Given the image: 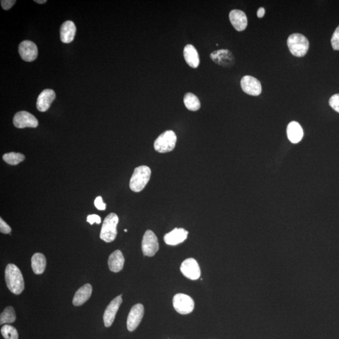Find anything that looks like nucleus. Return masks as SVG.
I'll use <instances>...</instances> for the list:
<instances>
[{"mask_svg": "<svg viewBox=\"0 0 339 339\" xmlns=\"http://www.w3.org/2000/svg\"><path fill=\"white\" fill-rule=\"evenodd\" d=\"M4 276L6 285L12 293L15 295H20L22 293L25 284L22 274L17 266L13 264H8Z\"/></svg>", "mask_w": 339, "mask_h": 339, "instance_id": "obj_1", "label": "nucleus"}, {"mask_svg": "<svg viewBox=\"0 0 339 339\" xmlns=\"http://www.w3.org/2000/svg\"><path fill=\"white\" fill-rule=\"evenodd\" d=\"M151 170L149 167L142 166L137 167L130 179V187L135 192L144 189L151 176Z\"/></svg>", "mask_w": 339, "mask_h": 339, "instance_id": "obj_2", "label": "nucleus"}, {"mask_svg": "<svg viewBox=\"0 0 339 339\" xmlns=\"http://www.w3.org/2000/svg\"><path fill=\"white\" fill-rule=\"evenodd\" d=\"M287 45L291 53L297 57L305 56L309 49V40L300 33H293L289 36Z\"/></svg>", "mask_w": 339, "mask_h": 339, "instance_id": "obj_3", "label": "nucleus"}, {"mask_svg": "<svg viewBox=\"0 0 339 339\" xmlns=\"http://www.w3.org/2000/svg\"><path fill=\"white\" fill-rule=\"evenodd\" d=\"M118 223V216L115 213L109 214L102 224L100 238L106 243H111L115 240Z\"/></svg>", "mask_w": 339, "mask_h": 339, "instance_id": "obj_4", "label": "nucleus"}, {"mask_svg": "<svg viewBox=\"0 0 339 339\" xmlns=\"http://www.w3.org/2000/svg\"><path fill=\"white\" fill-rule=\"evenodd\" d=\"M176 136L174 131L168 130L160 135L154 142V149L157 152L164 154L175 149Z\"/></svg>", "mask_w": 339, "mask_h": 339, "instance_id": "obj_5", "label": "nucleus"}, {"mask_svg": "<svg viewBox=\"0 0 339 339\" xmlns=\"http://www.w3.org/2000/svg\"><path fill=\"white\" fill-rule=\"evenodd\" d=\"M174 309L179 314L186 315L190 314L194 309V301L189 296L178 293L173 298Z\"/></svg>", "mask_w": 339, "mask_h": 339, "instance_id": "obj_6", "label": "nucleus"}, {"mask_svg": "<svg viewBox=\"0 0 339 339\" xmlns=\"http://www.w3.org/2000/svg\"><path fill=\"white\" fill-rule=\"evenodd\" d=\"M143 254L147 256H154L159 250L158 239L151 230H148L143 236L142 245Z\"/></svg>", "mask_w": 339, "mask_h": 339, "instance_id": "obj_7", "label": "nucleus"}, {"mask_svg": "<svg viewBox=\"0 0 339 339\" xmlns=\"http://www.w3.org/2000/svg\"><path fill=\"white\" fill-rule=\"evenodd\" d=\"M13 125L17 128H37L39 121L33 114L27 111H20L13 118Z\"/></svg>", "mask_w": 339, "mask_h": 339, "instance_id": "obj_8", "label": "nucleus"}, {"mask_svg": "<svg viewBox=\"0 0 339 339\" xmlns=\"http://www.w3.org/2000/svg\"><path fill=\"white\" fill-rule=\"evenodd\" d=\"M211 59L215 63L225 68H231L235 63L232 52L228 49H221L211 53Z\"/></svg>", "mask_w": 339, "mask_h": 339, "instance_id": "obj_9", "label": "nucleus"}, {"mask_svg": "<svg viewBox=\"0 0 339 339\" xmlns=\"http://www.w3.org/2000/svg\"><path fill=\"white\" fill-rule=\"evenodd\" d=\"M181 273L187 278L196 280L200 276V268L196 260L188 258L182 262L180 266Z\"/></svg>", "mask_w": 339, "mask_h": 339, "instance_id": "obj_10", "label": "nucleus"}, {"mask_svg": "<svg viewBox=\"0 0 339 339\" xmlns=\"http://www.w3.org/2000/svg\"><path fill=\"white\" fill-rule=\"evenodd\" d=\"M241 86L243 91L251 95H259L262 91L261 83L256 78L245 76L241 81Z\"/></svg>", "mask_w": 339, "mask_h": 339, "instance_id": "obj_11", "label": "nucleus"}, {"mask_svg": "<svg viewBox=\"0 0 339 339\" xmlns=\"http://www.w3.org/2000/svg\"><path fill=\"white\" fill-rule=\"evenodd\" d=\"M122 295H121L114 298L107 307L103 316L104 326L106 328H109L113 324L117 312L121 304H122Z\"/></svg>", "mask_w": 339, "mask_h": 339, "instance_id": "obj_12", "label": "nucleus"}, {"mask_svg": "<svg viewBox=\"0 0 339 339\" xmlns=\"http://www.w3.org/2000/svg\"><path fill=\"white\" fill-rule=\"evenodd\" d=\"M18 51L21 58L28 63L35 61L38 56L37 45L30 40H25L21 42L19 45Z\"/></svg>", "mask_w": 339, "mask_h": 339, "instance_id": "obj_13", "label": "nucleus"}, {"mask_svg": "<svg viewBox=\"0 0 339 339\" xmlns=\"http://www.w3.org/2000/svg\"><path fill=\"white\" fill-rule=\"evenodd\" d=\"M144 315V307L142 304H136L131 308L127 319V329L129 331H134L139 326Z\"/></svg>", "mask_w": 339, "mask_h": 339, "instance_id": "obj_14", "label": "nucleus"}, {"mask_svg": "<svg viewBox=\"0 0 339 339\" xmlns=\"http://www.w3.org/2000/svg\"><path fill=\"white\" fill-rule=\"evenodd\" d=\"M56 99V93L52 89H45L40 93L37 98L38 110L45 112L51 107L52 102Z\"/></svg>", "mask_w": 339, "mask_h": 339, "instance_id": "obj_15", "label": "nucleus"}, {"mask_svg": "<svg viewBox=\"0 0 339 339\" xmlns=\"http://www.w3.org/2000/svg\"><path fill=\"white\" fill-rule=\"evenodd\" d=\"M229 20L234 28L239 32L245 30L248 26L246 14L240 9H233L229 13Z\"/></svg>", "mask_w": 339, "mask_h": 339, "instance_id": "obj_16", "label": "nucleus"}, {"mask_svg": "<svg viewBox=\"0 0 339 339\" xmlns=\"http://www.w3.org/2000/svg\"><path fill=\"white\" fill-rule=\"evenodd\" d=\"M188 231L183 228H175L164 236L167 245L175 246L183 243L187 238Z\"/></svg>", "mask_w": 339, "mask_h": 339, "instance_id": "obj_17", "label": "nucleus"}, {"mask_svg": "<svg viewBox=\"0 0 339 339\" xmlns=\"http://www.w3.org/2000/svg\"><path fill=\"white\" fill-rule=\"evenodd\" d=\"M76 32L75 24L72 21H66L61 27V40L64 44H69L73 41Z\"/></svg>", "mask_w": 339, "mask_h": 339, "instance_id": "obj_18", "label": "nucleus"}, {"mask_svg": "<svg viewBox=\"0 0 339 339\" xmlns=\"http://www.w3.org/2000/svg\"><path fill=\"white\" fill-rule=\"evenodd\" d=\"M183 56L186 63L191 68L196 69L199 67L200 64L199 54L192 45H186L183 49Z\"/></svg>", "mask_w": 339, "mask_h": 339, "instance_id": "obj_19", "label": "nucleus"}, {"mask_svg": "<svg viewBox=\"0 0 339 339\" xmlns=\"http://www.w3.org/2000/svg\"><path fill=\"white\" fill-rule=\"evenodd\" d=\"M125 264V257L120 250H116L109 256L108 259L109 268L114 273L122 270Z\"/></svg>", "mask_w": 339, "mask_h": 339, "instance_id": "obj_20", "label": "nucleus"}, {"mask_svg": "<svg viewBox=\"0 0 339 339\" xmlns=\"http://www.w3.org/2000/svg\"><path fill=\"white\" fill-rule=\"evenodd\" d=\"M92 291V286L89 283L85 284L79 289L73 298L74 305L75 306H81L86 302L91 296Z\"/></svg>", "mask_w": 339, "mask_h": 339, "instance_id": "obj_21", "label": "nucleus"}, {"mask_svg": "<svg viewBox=\"0 0 339 339\" xmlns=\"http://www.w3.org/2000/svg\"><path fill=\"white\" fill-rule=\"evenodd\" d=\"M286 133L289 140L293 143H299L304 137V131L302 126L296 121H292L288 124Z\"/></svg>", "mask_w": 339, "mask_h": 339, "instance_id": "obj_22", "label": "nucleus"}, {"mask_svg": "<svg viewBox=\"0 0 339 339\" xmlns=\"http://www.w3.org/2000/svg\"><path fill=\"white\" fill-rule=\"evenodd\" d=\"M32 268L35 274H40L44 273L46 268L47 261L42 253H35L32 257Z\"/></svg>", "mask_w": 339, "mask_h": 339, "instance_id": "obj_23", "label": "nucleus"}, {"mask_svg": "<svg viewBox=\"0 0 339 339\" xmlns=\"http://www.w3.org/2000/svg\"><path fill=\"white\" fill-rule=\"evenodd\" d=\"M183 102L188 110L195 111L199 110L200 107V102L199 98L193 93H186L183 97Z\"/></svg>", "mask_w": 339, "mask_h": 339, "instance_id": "obj_24", "label": "nucleus"}, {"mask_svg": "<svg viewBox=\"0 0 339 339\" xmlns=\"http://www.w3.org/2000/svg\"><path fill=\"white\" fill-rule=\"evenodd\" d=\"M15 310L12 307H6L0 316V324L13 323L16 320Z\"/></svg>", "mask_w": 339, "mask_h": 339, "instance_id": "obj_25", "label": "nucleus"}, {"mask_svg": "<svg viewBox=\"0 0 339 339\" xmlns=\"http://www.w3.org/2000/svg\"><path fill=\"white\" fill-rule=\"evenodd\" d=\"M3 159L6 163L11 166H16L25 160L24 155L20 153L11 152L5 154L3 156Z\"/></svg>", "mask_w": 339, "mask_h": 339, "instance_id": "obj_26", "label": "nucleus"}, {"mask_svg": "<svg viewBox=\"0 0 339 339\" xmlns=\"http://www.w3.org/2000/svg\"><path fill=\"white\" fill-rule=\"evenodd\" d=\"M1 335L5 339H18V331L14 327L4 325L1 329Z\"/></svg>", "mask_w": 339, "mask_h": 339, "instance_id": "obj_27", "label": "nucleus"}, {"mask_svg": "<svg viewBox=\"0 0 339 339\" xmlns=\"http://www.w3.org/2000/svg\"><path fill=\"white\" fill-rule=\"evenodd\" d=\"M331 44L334 50L339 51V25L336 28L331 38Z\"/></svg>", "mask_w": 339, "mask_h": 339, "instance_id": "obj_28", "label": "nucleus"}, {"mask_svg": "<svg viewBox=\"0 0 339 339\" xmlns=\"http://www.w3.org/2000/svg\"><path fill=\"white\" fill-rule=\"evenodd\" d=\"M329 104L334 110L339 113V94H334L331 97Z\"/></svg>", "mask_w": 339, "mask_h": 339, "instance_id": "obj_29", "label": "nucleus"}, {"mask_svg": "<svg viewBox=\"0 0 339 339\" xmlns=\"http://www.w3.org/2000/svg\"><path fill=\"white\" fill-rule=\"evenodd\" d=\"M95 207L100 211H104L106 208V204L103 202L102 198L101 196L96 197L94 200Z\"/></svg>", "mask_w": 339, "mask_h": 339, "instance_id": "obj_30", "label": "nucleus"}, {"mask_svg": "<svg viewBox=\"0 0 339 339\" xmlns=\"http://www.w3.org/2000/svg\"><path fill=\"white\" fill-rule=\"evenodd\" d=\"M0 231L3 234H9L11 231L10 227L2 218H0Z\"/></svg>", "mask_w": 339, "mask_h": 339, "instance_id": "obj_31", "label": "nucleus"}, {"mask_svg": "<svg viewBox=\"0 0 339 339\" xmlns=\"http://www.w3.org/2000/svg\"><path fill=\"white\" fill-rule=\"evenodd\" d=\"M87 221L90 225H92V224L94 223L99 224L101 223V217L97 216L96 214H91L89 215V216H87Z\"/></svg>", "mask_w": 339, "mask_h": 339, "instance_id": "obj_32", "label": "nucleus"}, {"mask_svg": "<svg viewBox=\"0 0 339 339\" xmlns=\"http://www.w3.org/2000/svg\"><path fill=\"white\" fill-rule=\"evenodd\" d=\"M15 3V0H1V1L2 8L4 10H8V9H10Z\"/></svg>", "mask_w": 339, "mask_h": 339, "instance_id": "obj_33", "label": "nucleus"}, {"mask_svg": "<svg viewBox=\"0 0 339 339\" xmlns=\"http://www.w3.org/2000/svg\"><path fill=\"white\" fill-rule=\"evenodd\" d=\"M264 14H265V9L263 8V7H261V8H259L258 9V10H257V17H258L259 18L263 17Z\"/></svg>", "mask_w": 339, "mask_h": 339, "instance_id": "obj_34", "label": "nucleus"}, {"mask_svg": "<svg viewBox=\"0 0 339 339\" xmlns=\"http://www.w3.org/2000/svg\"><path fill=\"white\" fill-rule=\"evenodd\" d=\"M35 2L37 3L43 4L46 3L47 1L46 0H35Z\"/></svg>", "mask_w": 339, "mask_h": 339, "instance_id": "obj_35", "label": "nucleus"}, {"mask_svg": "<svg viewBox=\"0 0 339 339\" xmlns=\"http://www.w3.org/2000/svg\"><path fill=\"white\" fill-rule=\"evenodd\" d=\"M124 231H125V232H126V233L127 232V231H128L127 229H125V230H124Z\"/></svg>", "mask_w": 339, "mask_h": 339, "instance_id": "obj_36", "label": "nucleus"}]
</instances>
